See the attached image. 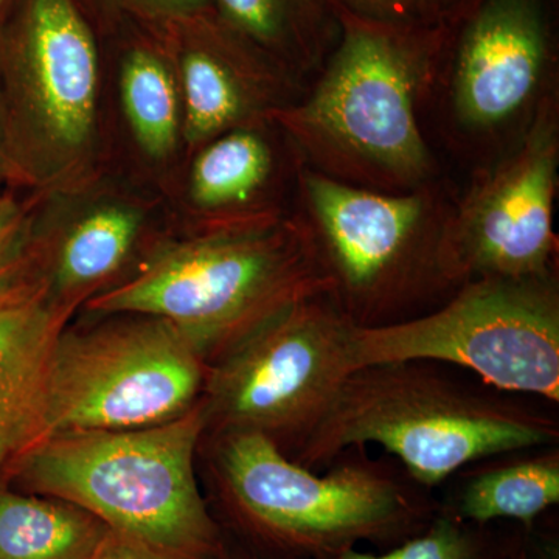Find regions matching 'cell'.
Segmentation results:
<instances>
[{
    "label": "cell",
    "mask_w": 559,
    "mask_h": 559,
    "mask_svg": "<svg viewBox=\"0 0 559 559\" xmlns=\"http://www.w3.org/2000/svg\"><path fill=\"white\" fill-rule=\"evenodd\" d=\"M193 32L180 55L182 138L202 145L224 132L267 119L282 106L274 102L271 68L280 69L223 21H191Z\"/></svg>",
    "instance_id": "4fadbf2b"
},
{
    "label": "cell",
    "mask_w": 559,
    "mask_h": 559,
    "mask_svg": "<svg viewBox=\"0 0 559 559\" xmlns=\"http://www.w3.org/2000/svg\"><path fill=\"white\" fill-rule=\"evenodd\" d=\"M120 97L135 142L151 159L164 160L182 138V103L175 76L159 55L134 49L120 70Z\"/></svg>",
    "instance_id": "ffe728a7"
},
{
    "label": "cell",
    "mask_w": 559,
    "mask_h": 559,
    "mask_svg": "<svg viewBox=\"0 0 559 559\" xmlns=\"http://www.w3.org/2000/svg\"><path fill=\"white\" fill-rule=\"evenodd\" d=\"M145 226L142 210L127 202H105L81 213L43 252L36 275L50 296L76 308L123 267Z\"/></svg>",
    "instance_id": "9a60e30c"
},
{
    "label": "cell",
    "mask_w": 559,
    "mask_h": 559,
    "mask_svg": "<svg viewBox=\"0 0 559 559\" xmlns=\"http://www.w3.org/2000/svg\"><path fill=\"white\" fill-rule=\"evenodd\" d=\"M143 13L173 21H191L207 16L213 0H128Z\"/></svg>",
    "instance_id": "d4e9b609"
},
{
    "label": "cell",
    "mask_w": 559,
    "mask_h": 559,
    "mask_svg": "<svg viewBox=\"0 0 559 559\" xmlns=\"http://www.w3.org/2000/svg\"><path fill=\"white\" fill-rule=\"evenodd\" d=\"M507 559H528L527 551H525L524 536H522L520 525H516V533H514L513 544H511V549Z\"/></svg>",
    "instance_id": "4316f807"
},
{
    "label": "cell",
    "mask_w": 559,
    "mask_h": 559,
    "mask_svg": "<svg viewBox=\"0 0 559 559\" xmlns=\"http://www.w3.org/2000/svg\"><path fill=\"white\" fill-rule=\"evenodd\" d=\"M362 20L390 25H433L450 21L439 0H331Z\"/></svg>",
    "instance_id": "603a6c76"
},
{
    "label": "cell",
    "mask_w": 559,
    "mask_h": 559,
    "mask_svg": "<svg viewBox=\"0 0 559 559\" xmlns=\"http://www.w3.org/2000/svg\"><path fill=\"white\" fill-rule=\"evenodd\" d=\"M73 307L25 270L0 289V459L38 439L51 352Z\"/></svg>",
    "instance_id": "5bb4252c"
},
{
    "label": "cell",
    "mask_w": 559,
    "mask_h": 559,
    "mask_svg": "<svg viewBox=\"0 0 559 559\" xmlns=\"http://www.w3.org/2000/svg\"><path fill=\"white\" fill-rule=\"evenodd\" d=\"M226 555V554H224ZM91 559H198L186 557V555L175 554L159 549V547L150 546L130 536L109 530L103 536L100 544L95 549ZM221 559H224L221 558Z\"/></svg>",
    "instance_id": "cb8c5ba5"
},
{
    "label": "cell",
    "mask_w": 559,
    "mask_h": 559,
    "mask_svg": "<svg viewBox=\"0 0 559 559\" xmlns=\"http://www.w3.org/2000/svg\"><path fill=\"white\" fill-rule=\"evenodd\" d=\"M557 103L544 98L528 130L500 164L469 190L441 230V263L460 288L476 278L554 275L558 186Z\"/></svg>",
    "instance_id": "8fae6325"
},
{
    "label": "cell",
    "mask_w": 559,
    "mask_h": 559,
    "mask_svg": "<svg viewBox=\"0 0 559 559\" xmlns=\"http://www.w3.org/2000/svg\"><path fill=\"white\" fill-rule=\"evenodd\" d=\"M212 466L231 518L278 559H319L414 538L440 510L396 460L345 451L320 476L253 430L213 432Z\"/></svg>",
    "instance_id": "3957f363"
},
{
    "label": "cell",
    "mask_w": 559,
    "mask_h": 559,
    "mask_svg": "<svg viewBox=\"0 0 559 559\" xmlns=\"http://www.w3.org/2000/svg\"><path fill=\"white\" fill-rule=\"evenodd\" d=\"M219 20L289 73L320 70L340 36L331 0H213Z\"/></svg>",
    "instance_id": "e0dca14e"
},
{
    "label": "cell",
    "mask_w": 559,
    "mask_h": 559,
    "mask_svg": "<svg viewBox=\"0 0 559 559\" xmlns=\"http://www.w3.org/2000/svg\"><path fill=\"white\" fill-rule=\"evenodd\" d=\"M355 370L426 360L473 371L488 388L559 403L557 275L476 278L436 310L352 330Z\"/></svg>",
    "instance_id": "52a82bcc"
},
{
    "label": "cell",
    "mask_w": 559,
    "mask_h": 559,
    "mask_svg": "<svg viewBox=\"0 0 559 559\" xmlns=\"http://www.w3.org/2000/svg\"><path fill=\"white\" fill-rule=\"evenodd\" d=\"M130 316L62 331L51 352L36 440L151 428L200 403L207 362L167 320Z\"/></svg>",
    "instance_id": "30bf717a"
},
{
    "label": "cell",
    "mask_w": 559,
    "mask_h": 559,
    "mask_svg": "<svg viewBox=\"0 0 559 559\" xmlns=\"http://www.w3.org/2000/svg\"><path fill=\"white\" fill-rule=\"evenodd\" d=\"M506 395L426 360L360 367L289 459L319 471L345 451L378 444L433 491L481 460L558 447L554 414Z\"/></svg>",
    "instance_id": "7a4b0ae2"
},
{
    "label": "cell",
    "mask_w": 559,
    "mask_h": 559,
    "mask_svg": "<svg viewBox=\"0 0 559 559\" xmlns=\"http://www.w3.org/2000/svg\"><path fill=\"white\" fill-rule=\"evenodd\" d=\"M106 532L64 500L0 489V559H91Z\"/></svg>",
    "instance_id": "d6986e66"
},
{
    "label": "cell",
    "mask_w": 559,
    "mask_h": 559,
    "mask_svg": "<svg viewBox=\"0 0 559 559\" xmlns=\"http://www.w3.org/2000/svg\"><path fill=\"white\" fill-rule=\"evenodd\" d=\"M439 2L444 14H447L448 20H451V17L454 16V14L457 13V11L462 9L468 0H439Z\"/></svg>",
    "instance_id": "83f0119b"
},
{
    "label": "cell",
    "mask_w": 559,
    "mask_h": 559,
    "mask_svg": "<svg viewBox=\"0 0 559 559\" xmlns=\"http://www.w3.org/2000/svg\"><path fill=\"white\" fill-rule=\"evenodd\" d=\"M97 44L73 0H24L0 35V97L11 179L64 182L97 135Z\"/></svg>",
    "instance_id": "ba28073f"
},
{
    "label": "cell",
    "mask_w": 559,
    "mask_h": 559,
    "mask_svg": "<svg viewBox=\"0 0 559 559\" xmlns=\"http://www.w3.org/2000/svg\"><path fill=\"white\" fill-rule=\"evenodd\" d=\"M331 297L356 326H384L436 310L455 293L441 263L447 215L428 187L388 193L299 171Z\"/></svg>",
    "instance_id": "8992f818"
},
{
    "label": "cell",
    "mask_w": 559,
    "mask_h": 559,
    "mask_svg": "<svg viewBox=\"0 0 559 559\" xmlns=\"http://www.w3.org/2000/svg\"><path fill=\"white\" fill-rule=\"evenodd\" d=\"M3 463H5V460L0 459V468H2Z\"/></svg>",
    "instance_id": "4dcf8cb0"
},
{
    "label": "cell",
    "mask_w": 559,
    "mask_h": 559,
    "mask_svg": "<svg viewBox=\"0 0 559 559\" xmlns=\"http://www.w3.org/2000/svg\"><path fill=\"white\" fill-rule=\"evenodd\" d=\"M7 2H9V0H0V16H2V11L5 9Z\"/></svg>",
    "instance_id": "f1b7e54d"
},
{
    "label": "cell",
    "mask_w": 559,
    "mask_h": 559,
    "mask_svg": "<svg viewBox=\"0 0 559 559\" xmlns=\"http://www.w3.org/2000/svg\"><path fill=\"white\" fill-rule=\"evenodd\" d=\"M331 293L310 223L277 216L167 246L87 307L167 320L209 366L280 312Z\"/></svg>",
    "instance_id": "277c9868"
},
{
    "label": "cell",
    "mask_w": 559,
    "mask_h": 559,
    "mask_svg": "<svg viewBox=\"0 0 559 559\" xmlns=\"http://www.w3.org/2000/svg\"><path fill=\"white\" fill-rule=\"evenodd\" d=\"M274 175L267 139L252 124L237 128L202 146L191 167L190 200L218 219L213 229L257 223L263 219L253 218L249 209L270 189Z\"/></svg>",
    "instance_id": "ac0fdd59"
},
{
    "label": "cell",
    "mask_w": 559,
    "mask_h": 559,
    "mask_svg": "<svg viewBox=\"0 0 559 559\" xmlns=\"http://www.w3.org/2000/svg\"><path fill=\"white\" fill-rule=\"evenodd\" d=\"M474 469L440 506L459 520L476 525L510 521L530 530L559 503L558 447L498 455Z\"/></svg>",
    "instance_id": "2e32d148"
},
{
    "label": "cell",
    "mask_w": 559,
    "mask_h": 559,
    "mask_svg": "<svg viewBox=\"0 0 559 559\" xmlns=\"http://www.w3.org/2000/svg\"><path fill=\"white\" fill-rule=\"evenodd\" d=\"M205 430L201 399L164 425L55 433L9 462L24 487L80 507L114 532L186 557L221 559L226 544L194 469Z\"/></svg>",
    "instance_id": "5b68a950"
},
{
    "label": "cell",
    "mask_w": 559,
    "mask_h": 559,
    "mask_svg": "<svg viewBox=\"0 0 559 559\" xmlns=\"http://www.w3.org/2000/svg\"><path fill=\"white\" fill-rule=\"evenodd\" d=\"M353 325L326 294L280 312L231 345L205 374L207 430H253L290 457L355 371Z\"/></svg>",
    "instance_id": "9c48e42d"
},
{
    "label": "cell",
    "mask_w": 559,
    "mask_h": 559,
    "mask_svg": "<svg viewBox=\"0 0 559 559\" xmlns=\"http://www.w3.org/2000/svg\"><path fill=\"white\" fill-rule=\"evenodd\" d=\"M333 7L340 36L314 90L267 120L330 178L388 193L429 186L433 157L418 103L447 53L451 20L406 27Z\"/></svg>",
    "instance_id": "6da1fadb"
},
{
    "label": "cell",
    "mask_w": 559,
    "mask_h": 559,
    "mask_svg": "<svg viewBox=\"0 0 559 559\" xmlns=\"http://www.w3.org/2000/svg\"><path fill=\"white\" fill-rule=\"evenodd\" d=\"M454 16L462 21L448 39L454 119L473 132L500 130L535 102L549 68L543 0H468Z\"/></svg>",
    "instance_id": "7c38bea8"
},
{
    "label": "cell",
    "mask_w": 559,
    "mask_h": 559,
    "mask_svg": "<svg viewBox=\"0 0 559 559\" xmlns=\"http://www.w3.org/2000/svg\"><path fill=\"white\" fill-rule=\"evenodd\" d=\"M224 559H234V558H230L229 551H227V549H226V555H224Z\"/></svg>",
    "instance_id": "f546056e"
},
{
    "label": "cell",
    "mask_w": 559,
    "mask_h": 559,
    "mask_svg": "<svg viewBox=\"0 0 559 559\" xmlns=\"http://www.w3.org/2000/svg\"><path fill=\"white\" fill-rule=\"evenodd\" d=\"M32 246V205L0 197V289L27 267Z\"/></svg>",
    "instance_id": "7402d4cb"
},
{
    "label": "cell",
    "mask_w": 559,
    "mask_h": 559,
    "mask_svg": "<svg viewBox=\"0 0 559 559\" xmlns=\"http://www.w3.org/2000/svg\"><path fill=\"white\" fill-rule=\"evenodd\" d=\"M7 179H11V162L5 112H3L2 97H0V183Z\"/></svg>",
    "instance_id": "484cf974"
},
{
    "label": "cell",
    "mask_w": 559,
    "mask_h": 559,
    "mask_svg": "<svg viewBox=\"0 0 559 559\" xmlns=\"http://www.w3.org/2000/svg\"><path fill=\"white\" fill-rule=\"evenodd\" d=\"M514 532L516 525L469 524L440 506L428 527L399 546L378 554L358 547L319 559H507Z\"/></svg>",
    "instance_id": "44dd1931"
}]
</instances>
